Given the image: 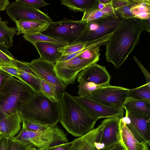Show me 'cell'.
<instances>
[{"mask_svg":"<svg viewBox=\"0 0 150 150\" xmlns=\"http://www.w3.org/2000/svg\"><path fill=\"white\" fill-rule=\"evenodd\" d=\"M22 122L17 112L0 120V136L7 139L14 137L19 132Z\"/></svg>","mask_w":150,"mask_h":150,"instance_id":"e0dca14e","label":"cell"},{"mask_svg":"<svg viewBox=\"0 0 150 150\" xmlns=\"http://www.w3.org/2000/svg\"><path fill=\"white\" fill-rule=\"evenodd\" d=\"M106 5L101 2L99 0V2L98 4L97 8L100 9H103L105 6Z\"/></svg>","mask_w":150,"mask_h":150,"instance_id":"7dc6e473","label":"cell"},{"mask_svg":"<svg viewBox=\"0 0 150 150\" xmlns=\"http://www.w3.org/2000/svg\"><path fill=\"white\" fill-rule=\"evenodd\" d=\"M71 142L64 143L52 146H46L38 149V150H69Z\"/></svg>","mask_w":150,"mask_h":150,"instance_id":"74e56055","label":"cell"},{"mask_svg":"<svg viewBox=\"0 0 150 150\" xmlns=\"http://www.w3.org/2000/svg\"><path fill=\"white\" fill-rule=\"evenodd\" d=\"M133 58L135 62L138 64L146 78V83H150V74L146 70L141 63L138 60L137 58L134 56Z\"/></svg>","mask_w":150,"mask_h":150,"instance_id":"b9f144b4","label":"cell"},{"mask_svg":"<svg viewBox=\"0 0 150 150\" xmlns=\"http://www.w3.org/2000/svg\"><path fill=\"white\" fill-rule=\"evenodd\" d=\"M123 148V146L120 142L103 150H122Z\"/></svg>","mask_w":150,"mask_h":150,"instance_id":"f6af8a7d","label":"cell"},{"mask_svg":"<svg viewBox=\"0 0 150 150\" xmlns=\"http://www.w3.org/2000/svg\"><path fill=\"white\" fill-rule=\"evenodd\" d=\"M122 150H126L123 147V149Z\"/></svg>","mask_w":150,"mask_h":150,"instance_id":"f907efd6","label":"cell"},{"mask_svg":"<svg viewBox=\"0 0 150 150\" xmlns=\"http://www.w3.org/2000/svg\"><path fill=\"white\" fill-rule=\"evenodd\" d=\"M36 48L40 58L48 62L56 64L61 57L62 54L58 48L62 47L52 43L37 42L33 44Z\"/></svg>","mask_w":150,"mask_h":150,"instance_id":"ac0fdd59","label":"cell"},{"mask_svg":"<svg viewBox=\"0 0 150 150\" xmlns=\"http://www.w3.org/2000/svg\"><path fill=\"white\" fill-rule=\"evenodd\" d=\"M100 38L90 42H79L72 43L62 47H59L58 50L61 53L62 56L71 54L82 50L86 47L96 42Z\"/></svg>","mask_w":150,"mask_h":150,"instance_id":"f546056e","label":"cell"},{"mask_svg":"<svg viewBox=\"0 0 150 150\" xmlns=\"http://www.w3.org/2000/svg\"><path fill=\"white\" fill-rule=\"evenodd\" d=\"M100 56L90 59H84L77 56L72 59L64 62H57L55 66L58 76L66 87L74 83L79 73L90 65L99 60Z\"/></svg>","mask_w":150,"mask_h":150,"instance_id":"ba28073f","label":"cell"},{"mask_svg":"<svg viewBox=\"0 0 150 150\" xmlns=\"http://www.w3.org/2000/svg\"><path fill=\"white\" fill-rule=\"evenodd\" d=\"M15 1L37 9L49 4L42 0H16Z\"/></svg>","mask_w":150,"mask_h":150,"instance_id":"8d00e7d4","label":"cell"},{"mask_svg":"<svg viewBox=\"0 0 150 150\" xmlns=\"http://www.w3.org/2000/svg\"><path fill=\"white\" fill-rule=\"evenodd\" d=\"M13 76L11 75L0 68V90L6 85Z\"/></svg>","mask_w":150,"mask_h":150,"instance_id":"f35d334b","label":"cell"},{"mask_svg":"<svg viewBox=\"0 0 150 150\" xmlns=\"http://www.w3.org/2000/svg\"><path fill=\"white\" fill-rule=\"evenodd\" d=\"M99 1L105 4H108L111 2V0H99Z\"/></svg>","mask_w":150,"mask_h":150,"instance_id":"c3c4849f","label":"cell"},{"mask_svg":"<svg viewBox=\"0 0 150 150\" xmlns=\"http://www.w3.org/2000/svg\"><path fill=\"white\" fill-rule=\"evenodd\" d=\"M6 11L10 19L14 22L23 18L47 22L50 24L54 22L47 13L39 9L16 1L10 3Z\"/></svg>","mask_w":150,"mask_h":150,"instance_id":"5bb4252c","label":"cell"},{"mask_svg":"<svg viewBox=\"0 0 150 150\" xmlns=\"http://www.w3.org/2000/svg\"><path fill=\"white\" fill-rule=\"evenodd\" d=\"M135 3L131 9L134 17L142 20L150 18V1L148 0H131Z\"/></svg>","mask_w":150,"mask_h":150,"instance_id":"cb8c5ba5","label":"cell"},{"mask_svg":"<svg viewBox=\"0 0 150 150\" xmlns=\"http://www.w3.org/2000/svg\"><path fill=\"white\" fill-rule=\"evenodd\" d=\"M17 35L21 34L32 35L41 33L45 30L50 23L25 19H20L15 21Z\"/></svg>","mask_w":150,"mask_h":150,"instance_id":"d6986e66","label":"cell"},{"mask_svg":"<svg viewBox=\"0 0 150 150\" xmlns=\"http://www.w3.org/2000/svg\"><path fill=\"white\" fill-rule=\"evenodd\" d=\"M87 23L81 20L68 18L53 22L41 33L53 38L61 39L68 45L73 43L85 28Z\"/></svg>","mask_w":150,"mask_h":150,"instance_id":"52a82bcc","label":"cell"},{"mask_svg":"<svg viewBox=\"0 0 150 150\" xmlns=\"http://www.w3.org/2000/svg\"><path fill=\"white\" fill-rule=\"evenodd\" d=\"M20 81L27 84L36 93L41 92V79L28 65L26 62L16 59Z\"/></svg>","mask_w":150,"mask_h":150,"instance_id":"2e32d148","label":"cell"},{"mask_svg":"<svg viewBox=\"0 0 150 150\" xmlns=\"http://www.w3.org/2000/svg\"><path fill=\"white\" fill-rule=\"evenodd\" d=\"M99 47L96 46L89 47L78 56L79 58L84 59H90L95 58L100 56Z\"/></svg>","mask_w":150,"mask_h":150,"instance_id":"e575fe53","label":"cell"},{"mask_svg":"<svg viewBox=\"0 0 150 150\" xmlns=\"http://www.w3.org/2000/svg\"><path fill=\"white\" fill-rule=\"evenodd\" d=\"M125 20L115 11L106 17L88 23L83 32L72 43L90 42L112 33Z\"/></svg>","mask_w":150,"mask_h":150,"instance_id":"5b68a950","label":"cell"},{"mask_svg":"<svg viewBox=\"0 0 150 150\" xmlns=\"http://www.w3.org/2000/svg\"></svg>","mask_w":150,"mask_h":150,"instance_id":"f5cc1de1","label":"cell"},{"mask_svg":"<svg viewBox=\"0 0 150 150\" xmlns=\"http://www.w3.org/2000/svg\"><path fill=\"white\" fill-rule=\"evenodd\" d=\"M18 67H0V68L9 74L15 77L20 80L17 68Z\"/></svg>","mask_w":150,"mask_h":150,"instance_id":"60d3db41","label":"cell"},{"mask_svg":"<svg viewBox=\"0 0 150 150\" xmlns=\"http://www.w3.org/2000/svg\"><path fill=\"white\" fill-rule=\"evenodd\" d=\"M59 102L60 122L68 132L79 137L93 129L97 120L88 114L74 96L64 91Z\"/></svg>","mask_w":150,"mask_h":150,"instance_id":"7a4b0ae2","label":"cell"},{"mask_svg":"<svg viewBox=\"0 0 150 150\" xmlns=\"http://www.w3.org/2000/svg\"><path fill=\"white\" fill-rule=\"evenodd\" d=\"M35 93L27 84L12 76L0 90V120L18 112Z\"/></svg>","mask_w":150,"mask_h":150,"instance_id":"277c9868","label":"cell"},{"mask_svg":"<svg viewBox=\"0 0 150 150\" xmlns=\"http://www.w3.org/2000/svg\"><path fill=\"white\" fill-rule=\"evenodd\" d=\"M135 4L133 2L131 4L115 9L114 10L121 17L125 19L134 17L131 13V9L132 6Z\"/></svg>","mask_w":150,"mask_h":150,"instance_id":"d590c367","label":"cell"},{"mask_svg":"<svg viewBox=\"0 0 150 150\" xmlns=\"http://www.w3.org/2000/svg\"><path fill=\"white\" fill-rule=\"evenodd\" d=\"M79 82L78 93L79 96L81 97H86L98 89L110 85L109 83L97 84L87 81L83 79H81Z\"/></svg>","mask_w":150,"mask_h":150,"instance_id":"83f0119b","label":"cell"},{"mask_svg":"<svg viewBox=\"0 0 150 150\" xmlns=\"http://www.w3.org/2000/svg\"><path fill=\"white\" fill-rule=\"evenodd\" d=\"M120 142L126 150H149L148 145L137 139L120 119Z\"/></svg>","mask_w":150,"mask_h":150,"instance_id":"ffe728a7","label":"cell"},{"mask_svg":"<svg viewBox=\"0 0 150 150\" xmlns=\"http://www.w3.org/2000/svg\"><path fill=\"white\" fill-rule=\"evenodd\" d=\"M1 18L0 16V20H1Z\"/></svg>","mask_w":150,"mask_h":150,"instance_id":"816d5d0a","label":"cell"},{"mask_svg":"<svg viewBox=\"0 0 150 150\" xmlns=\"http://www.w3.org/2000/svg\"><path fill=\"white\" fill-rule=\"evenodd\" d=\"M0 67H17L16 59L8 49L0 45Z\"/></svg>","mask_w":150,"mask_h":150,"instance_id":"4dcf8cb0","label":"cell"},{"mask_svg":"<svg viewBox=\"0 0 150 150\" xmlns=\"http://www.w3.org/2000/svg\"><path fill=\"white\" fill-rule=\"evenodd\" d=\"M127 97L150 102V83H146L138 87L129 89Z\"/></svg>","mask_w":150,"mask_h":150,"instance_id":"f1b7e54d","label":"cell"},{"mask_svg":"<svg viewBox=\"0 0 150 150\" xmlns=\"http://www.w3.org/2000/svg\"><path fill=\"white\" fill-rule=\"evenodd\" d=\"M29 150H38V149H37L33 147H31Z\"/></svg>","mask_w":150,"mask_h":150,"instance_id":"681fc988","label":"cell"},{"mask_svg":"<svg viewBox=\"0 0 150 150\" xmlns=\"http://www.w3.org/2000/svg\"><path fill=\"white\" fill-rule=\"evenodd\" d=\"M88 114L97 120L102 118L123 117L124 109L108 106L87 97L74 96Z\"/></svg>","mask_w":150,"mask_h":150,"instance_id":"4fadbf2b","label":"cell"},{"mask_svg":"<svg viewBox=\"0 0 150 150\" xmlns=\"http://www.w3.org/2000/svg\"><path fill=\"white\" fill-rule=\"evenodd\" d=\"M115 12L113 8L111 2L106 4L103 9L96 8L87 12L83 13L81 20L87 23L106 17Z\"/></svg>","mask_w":150,"mask_h":150,"instance_id":"484cf974","label":"cell"},{"mask_svg":"<svg viewBox=\"0 0 150 150\" xmlns=\"http://www.w3.org/2000/svg\"><path fill=\"white\" fill-rule=\"evenodd\" d=\"M141 24L142 27L143 31H146L150 33V18L146 20L140 19Z\"/></svg>","mask_w":150,"mask_h":150,"instance_id":"7bdbcfd3","label":"cell"},{"mask_svg":"<svg viewBox=\"0 0 150 150\" xmlns=\"http://www.w3.org/2000/svg\"><path fill=\"white\" fill-rule=\"evenodd\" d=\"M7 20H0V45L7 49L13 45V38L17 33L16 27H9Z\"/></svg>","mask_w":150,"mask_h":150,"instance_id":"603a6c76","label":"cell"},{"mask_svg":"<svg viewBox=\"0 0 150 150\" xmlns=\"http://www.w3.org/2000/svg\"><path fill=\"white\" fill-rule=\"evenodd\" d=\"M41 92L51 100L59 102L57 93L54 88L44 80L41 79Z\"/></svg>","mask_w":150,"mask_h":150,"instance_id":"d6a6232c","label":"cell"},{"mask_svg":"<svg viewBox=\"0 0 150 150\" xmlns=\"http://www.w3.org/2000/svg\"><path fill=\"white\" fill-rule=\"evenodd\" d=\"M18 112L22 120L48 126L57 125L61 119L59 102L51 100L41 92L36 93Z\"/></svg>","mask_w":150,"mask_h":150,"instance_id":"3957f363","label":"cell"},{"mask_svg":"<svg viewBox=\"0 0 150 150\" xmlns=\"http://www.w3.org/2000/svg\"><path fill=\"white\" fill-rule=\"evenodd\" d=\"M76 78L78 82L83 79L88 82L101 84L109 83L111 76L105 66L95 63L90 65L80 72Z\"/></svg>","mask_w":150,"mask_h":150,"instance_id":"9a60e30c","label":"cell"},{"mask_svg":"<svg viewBox=\"0 0 150 150\" xmlns=\"http://www.w3.org/2000/svg\"><path fill=\"white\" fill-rule=\"evenodd\" d=\"M23 124L28 130L39 132H46L50 131L52 126H48L33 122L26 120H22Z\"/></svg>","mask_w":150,"mask_h":150,"instance_id":"836d02e7","label":"cell"},{"mask_svg":"<svg viewBox=\"0 0 150 150\" xmlns=\"http://www.w3.org/2000/svg\"><path fill=\"white\" fill-rule=\"evenodd\" d=\"M133 3L131 0H111L112 5L114 9Z\"/></svg>","mask_w":150,"mask_h":150,"instance_id":"ab89813d","label":"cell"},{"mask_svg":"<svg viewBox=\"0 0 150 150\" xmlns=\"http://www.w3.org/2000/svg\"><path fill=\"white\" fill-rule=\"evenodd\" d=\"M121 118L136 138L150 145V116L143 113L125 110Z\"/></svg>","mask_w":150,"mask_h":150,"instance_id":"9c48e42d","label":"cell"},{"mask_svg":"<svg viewBox=\"0 0 150 150\" xmlns=\"http://www.w3.org/2000/svg\"><path fill=\"white\" fill-rule=\"evenodd\" d=\"M26 64L40 79L54 88L60 99L66 87L56 74L55 64L40 58L34 59L30 62H26Z\"/></svg>","mask_w":150,"mask_h":150,"instance_id":"8fae6325","label":"cell"},{"mask_svg":"<svg viewBox=\"0 0 150 150\" xmlns=\"http://www.w3.org/2000/svg\"><path fill=\"white\" fill-rule=\"evenodd\" d=\"M143 31L140 19L134 17L125 19L105 45L106 60L116 68L120 67L138 43Z\"/></svg>","mask_w":150,"mask_h":150,"instance_id":"6da1fadb","label":"cell"},{"mask_svg":"<svg viewBox=\"0 0 150 150\" xmlns=\"http://www.w3.org/2000/svg\"><path fill=\"white\" fill-rule=\"evenodd\" d=\"M100 127V124L97 128L73 140L69 150H96L95 143Z\"/></svg>","mask_w":150,"mask_h":150,"instance_id":"44dd1931","label":"cell"},{"mask_svg":"<svg viewBox=\"0 0 150 150\" xmlns=\"http://www.w3.org/2000/svg\"><path fill=\"white\" fill-rule=\"evenodd\" d=\"M129 89L110 85L98 89L86 97L108 106L122 108Z\"/></svg>","mask_w":150,"mask_h":150,"instance_id":"7c38bea8","label":"cell"},{"mask_svg":"<svg viewBox=\"0 0 150 150\" xmlns=\"http://www.w3.org/2000/svg\"><path fill=\"white\" fill-rule=\"evenodd\" d=\"M120 118H108L101 121L95 143L96 150H103L120 142Z\"/></svg>","mask_w":150,"mask_h":150,"instance_id":"30bf717a","label":"cell"},{"mask_svg":"<svg viewBox=\"0 0 150 150\" xmlns=\"http://www.w3.org/2000/svg\"><path fill=\"white\" fill-rule=\"evenodd\" d=\"M33 146L29 142L18 141L13 138L7 139V150H29Z\"/></svg>","mask_w":150,"mask_h":150,"instance_id":"1f68e13d","label":"cell"},{"mask_svg":"<svg viewBox=\"0 0 150 150\" xmlns=\"http://www.w3.org/2000/svg\"><path fill=\"white\" fill-rule=\"evenodd\" d=\"M7 139L0 136V150H7Z\"/></svg>","mask_w":150,"mask_h":150,"instance_id":"ee69618b","label":"cell"},{"mask_svg":"<svg viewBox=\"0 0 150 150\" xmlns=\"http://www.w3.org/2000/svg\"><path fill=\"white\" fill-rule=\"evenodd\" d=\"M23 38L32 44L37 42H49L58 45L62 47L68 44L62 40L44 35L41 33L32 35H23Z\"/></svg>","mask_w":150,"mask_h":150,"instance_id":"4316f807","label":"cell"},{"mask_svg":"<svg viewBox=\"0 0 150 150\" xmlns=\"http://www.w3.org/2000/svg\"><path fill=\"white\" fill-rule=\"evenodd\" d=\"M20 132L13 138L19 141L27 142L38 149L68 142L67 135L56 125L51 129L45 132H36L27 129L23 124Z\"/></svg>","mask_w":150,"mask_h":150,"instance_id":"8992f818","label":"cell"},{"mask_svg":"<svg viewBox=\"0 0 150 150\" xmlns=\"http://www.w3.org/2000/svg\"><path fill=\"white\" fill-rule=\"evenodd\" d=\"M60 2L71 10L84 13L97 8L99 0H61Z\"/></svg>","mask_w":150,"mask_h":150,"instance_id":"7402d4cb","label":"cell"},{"mask_svg":"<svg viewBox=\"0 0 150 150\" xmlns=\"http://www.w3.org/2000/svg\"><path fill=\"white\" fill-rule=\"evenodd\" d=\"M9 3L8 0H0V11L6 9Z\"/></svg>","mask_w":150,"mask_h":150,"instance_id":"bcb514c9","label":"cell"},{"mask_svg":"<svg viewBox=\"0 0 150 150\" xmlns=\"http://www.w3.org/2000/svg\"><path fill=\"white\" fill-rule=\"evenodd\" d=\"M123 108L125 110L143 113L150 116V102L127 97Z\"/></svg>","mask_w":150,"mask_h":150,"instance_id":"d4e9b609","label":"cell"}]
</instances>
